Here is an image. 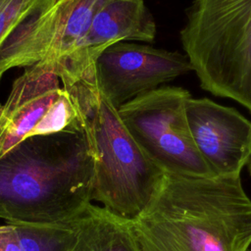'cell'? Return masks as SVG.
Segmentation results:
<instances>
[{"label": "cell", "mask_w": 251, "mask_h": 251, "mask_svg": "<svg viewBox=\"0 0 251 251\" xmlns=\"http://www.w3.org/2000/svg\"><path fill=\"white\" fill-rule=\"evenodd\" d=\"M247 251H251V246H250V248H249Z\"/></svg>", "instance_id": "obj_16"}, {"label": "cell", "mask_w": 251, "mask_h": 251, "mask_svg": "<svg viewBox=\"0 0 251 251\" xmlns=\"http://www.w3.org/2000/svg\"><path fill=\"white\" fill-rule=\"evenodd\" d=\"M109 0H57L52 37L43 60L57 65L68 59L88 31L96 14Z\"/></svg>", "instance_id": "obj_12"}, {"label": "cell", "mask_w": 251, "mask_h": 251, "mask_svg": "<svg viewBox=\"0 0 251 251\" xmlns=\"http://www.w3.org/2000/svg\"><path fill=\"white\" fill-rule=\"evenodd\" d=\"M185 114L194 144L213 175L240 176L251 158V122L208 98H187Z\"/></svg>", "instance_id": "obj_8"}, {"label": "cell", "mask_w": 251, "mask_h": 251, "mask_svg": "<svg viewBox=\"0 0 251 251\" xmlns=\"http://www.w3.org/2000/svg\"><path fill=\"white\" fill-rule=\"evenodd\" d=\"M55 65L47 60L26 68L0 104V159L26 138L78 125L76 109L60 87Z\"/></svg>", "instance_id": "obj_6"}, {"label": "cell", "mask_w": 251, "mask_h": 251, "mask_svg": "<svg viewBox=\"0 0 251 251\" xmlns=\"http://www.w3.org/2000/svg\"><path fill=\"white\" fill-rule=\"evenodd\" d=\"M179 34L201 88L251 113V0H193Z\"/></svg>", "instance_id": "obj_4"}, {"label": "cell", "mask_w": 251, "mask_h": 251, "mask_svg": "<svg viewBox=\"0 0 251 251\" xmlns=\"http://www.w3.org/2000/svg\"><path fill=\"white\" fill-rule=\"evenodd\" d=\"M94 154L92 201L133 222L149 205L165 173L133 140L118 110L98 90L95 75H60Z\"/></svg>", "instance_id": "obj_3"}, {"label": "cell", "mask_w": 251, "mask_h": 251, "mask_svg": "<svg viewBox=\"0 0 251 251\" xmlns=\"http://www.w3.org/2000/svg\"><path fill=\"white\" fill-rule=\"evenodd\" d=\"M0 251H22L12 224L0 226Z\"/></svg>", "instance_id": "obj_14"}, {"label": "cell", "mask_w": 251, "mask_h": 251, "mask_svg": "<svg viewBox=\"0 0 251 251\" xmlns=\"http://www.w3.org/2000/svg\"><path fill=\"white\" fill-rule=\"evenodd\" d=\"M248 170H249V173H250V175H251V158H250V160H249V162H248Z\"/></svg>", "instance_id": "obj_15"}, {"label": "cell", "mask_w": 251, "mask_h": 251, "mask_svg": "<svg viewBox=\"0 0 251 251\" xmlns=\"http://www.w3.org/2000/svg\"><path fill=\"white\" fill-rule=\"evenodd\" d=\"M95 159L76 126L26 138L0 159V219L7 224L56 225L92 203Z\"/></svg>", "instance_id": "obj_1"}, {"label": "cell", "mask_w": 251, "mask_h": 251, "mask_svg": "<svg viewBox=\"0 0 251 251\" xmlns=\"http://www.w3.org/2000/svg\"><path fill=\"white\" fill-rule=\"evenodd\" d=\"M156 23L143 0H109L94 17L75 51L55 65L59 74L82 75L94 71L98 56L120 41L153 42Z\"/></svg>", "instance_id": "obj_9"}, {"label": "cell", "mask_w": 251, "mask_h": 251, "mask_svg": "<svg viewBox=\"0 0 251 251\" xmlns=\"http://www.w3.org/2000/svg\"><path fill=\"white\" fill-rule=\"evenodd\" d=\"M191 71L185 54L126 41L106 48L94 64L98 90L116 109Z\"/></svg>", "instance_id": "obj_7"}, {"label": "cell", "mask_w": 251, "mask_h": 251, "mask_svg": "<svg viewBox=\"0 0 251 251\" xmlns=\"http://www.w3.org/2000/svg\"><path fill=\"white\" fill-rule=\"evenodd\" d=\"M57 0H0V80L12 68L46 56Z\"/></svg>", "instance_id": "obj_10"}, {"label": "cell", "mask_w": 251, "mask_h": 251, "mask_svg": "<svg viewBox=\"0 0 251 251\" xmlns=\"http://www.w3.org/2000/svg\"><path fill=\"white\" fill-rule=\"evenodd\" d=\"M190 96L179 86H159L117 110L133 140L165 174L212 176L189 130L185 102Z\"/></svg>", "instance_id": "obj_5"}, {"label": "cell", "mask_w": 251, "mask_h": 251, "mask_svg": "<svg viewBox=\"0 0 251 251\" xmlns=\"http://www.w3.org/2000/svg\"><path fill=\"white\" fill-rule=\"evenodd\" d=\"M75 219L56 225H12L22 251H74L77 240Z\"/></svg>", "instance_id": "obj_13"}, {"label": "cell", "mask_w": 251, "mask_h": 251, "mask_svg": "<svg viewBox=\"0 0 251 251\" xmlns=\"http://www.w3.org/2000/svg\"><path fill=\"white\" fill-rule=\"evenodd\" d=\"M75 221L77 240L74 251H140L131 222L103 206L88 204Z\"/></svg>", "instance_id": "obj_11"}, {"label": "cell", "mask_w": 251, "mask_h": 251, "mask_svg": "<svg viewBox=\"0 0 251 251\" xmlns=\"http://www.w3.org/2000/svg\"><path fill=\"white\" fill-rule=\"evenodd\" d=\"M131 224L140 251H247L251 199L240 176L165 174Z\"/></svg>", "instance_id": "obj_2"}]
</instances>
